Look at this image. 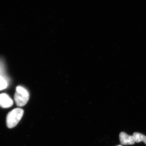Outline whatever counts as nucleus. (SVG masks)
Instances as JSON below:
<instances>
[{"mask_svg": "<svg viewBox=\"0 0 146 146\" xmlns=\"http://www.w3.org/2000/svg\"><path fill=\"white\" fill-rule=\"evenodd\" d=\"M133 136L135 143L143 142L146 145V136L145 135L138 132H135L133 133Z\"/></svg>", "mask_w": 146, "mask_h": 146, "instance_id": "39448f33", "label": "nucleus"}, {"mask_svg": "<svg viewBox=\"0 0 146 146\" xmlns=\"http://www.w3.org/2000/svg\"><path fill=\"white\" fill-rule=\"evenodd\" d=\"M13 104V100L7 94H0V106L3 108H8Z\"/></svg>", "mask_w": 146, "mask_h": 146, "instance_id": "7ed1b4c3", "label": "nucleus"}, {"mask_svg": "<svg viewBox=\"0 0 146 146\" xmlns=\"http://www.w3.org/2000/svg\"><path fill=\"white\" fill-rule=\"evenodd\" d=\"M119 139L121 144L123 145H132L135 143L133 136H129L124 132L120 133Z\"/></svg>", "mask_w": 146, "mask_h": 146, "instance_id": "20e7f679", "label": "nucleus"}, {"mask_svg": "<svg viewBox=\"0 0 146 146\" xmlns=\"http://www.w3.org/2000/svg\"><path fill=\"white\" fill-rule=\"evenodd\" d=\"M23 114V110L20 108H15L9 112L6 119L7 127L9 128L15 127L22 119Z\"/></svg>", "mask_w": 146, "mask_h": 146, "instance_id": "f257e3e1", "label": "nucleus"}, {"mask_svg": "<svg viewBox=\"0 0 146 146\" xmlns=\"http://www.w3.org/2000/svg\"><path fill=\"white\" fill-rule=\"evenodd\" d=\"M122 146L121 145H119V146Z\"/></svg>", "mask_w": 146, "mask_h": 146, "instance_id": "6e6552de", "label": "nucleus"}, {"mask_svg": "<svg viewBox=\"0 0 146 146\" xmlns=\"http://www.w3.org/2000/svg\"><path fill=\"white\" fill-rule=\"evenodd\" d=\"M16 105L22 107L27 104L29 99V94L27 90L23 86H19L16 87L14 97Z\"/></svg>", "mask_w": 146, "mask_h": 146, "instance_id": "f03ea898", "label": "nucleus"}, {"mask_svg": "<svg viewBox=\"0 0 146 146\" xmlns=\"http://www.w3.org/2000/svg\"><path fill=\"white\" fill-rule=\"evenodd\" d=\"M1 65V62L0 61V73H1V72H2L3 70V69H1V68H3V67Z\"/></svg>", "mask_w": 146, "mask_h": 146, "instance_id": "0eeeda50", "label": "nucleus"}, {"mask_svg": "<svg viewBox=\"0 0 146 146\" xmlns=\"http://www.w3.org/2000/svg\"><path fill=\"white\" fill-rule=\"evenodd\" d=\"M7 86L6 80L2 76H0V91L5 89Z\"/></svg>", "mask_w": 146, "mask_h": 146, "instance_id": "423d86ee", "label": "nucleus"}]
</instances>
